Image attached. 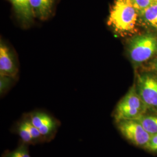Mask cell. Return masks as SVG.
I'll return each instance as SVG.
<instances>
[{
    "label": "cell",
    "instance_id": "2",
    "mask_svg": "<svg viewBox=\"0 0 157 157\" xmlns=\"http://www.w3.org/2000/svg\"><path fill=\"white\" fill-rule=\"evenodd\" d=\"M129 58L135 65H139L157 53V35L146 33L136 35L128 43Z\"/></svg>",
    "mask_w": 157,
    "mask_h": 157
},
{
    "label": "cell",
    "instance_id": "20",
    "mask_svg": "<svg viewBox=\"0 0 157 157\" xmlns=\"http://www.w3.org/2000/svg\"><path fill=\"white\" fill-rule=\"evenodd\" d=\"M7 157H17V156L15 155V152L13 151L11 153H10V154H9V155Z\"/></svg>",
    "mask_w": 157,
    "mask_h": 157
},
{
    "label": "cell",
    "instance_id": "5",
    "mask_svg": "<svg viewBox=\"0 0 157 157\" xmlns=\"http://www.w3.org/2000/svg\"><path fill=\"white\" fill-rule=\"evenodd\" d=\"M117 124L120 133L130 143L138 147H146L151 136L146 132L137 120H124Z\"/></svg>",
    "mask_w": 157,
    "mask_h": 157
},
{
    "label": "cell",
    "instance_id": "7",
    "mask_svg": "<svg viewBox=\"0 0 157 157\" xmlns=\"http://www.w3.org/2000/svg\"><path fill=\"white\" fill-rule=\"evenodd\" d=\"M55 0H30L34 17L45 21L50 17Z\"/></svg>",
    "mask_w": 157,
    "mask_h": 157
},
{
    "label": "cell",
    "instance_id": "19",
    "mask_svg": "<svg viewBox=\"0 0 157 157\" xmlns=\"http://www.w3.org/2000/svg\"><path fill=\"white\" fill-rule=\"evenodd\" d=\"M151 69L152 70L155 71H157V58L154 60V61L152 62L151 65Z\"/></svg>",
    "mask_w": 157,
    "mask_h": 157
},
{
    "label": "cell",
    "instance_id": "8",
    "mask_svg": "<svg viewBox=\"0 0 157 157\" xmlns=\"http://www.w3.org/2000/svg\"><path fill=\"white\" fill-rule=\"evenodd\" d=\"M17 16L25 25H30L34 17L30 6V0H10Z\"/></svg>",
    "mask_w": 157,
    "mask_h": 157
},
{
    "label": "cell",
    "instance_id": "4",
    "mask_svg": "<svg viewBox=\"0 0 157 157\" xmlns=\"http://www.w3.org/2000/svg\"><path fill=\"white\" fill-rule=\"evenodd\" d=\"M136 89L148 109L157 113V76L152 73L139 75Z\"/></svg>",
    "mask_w": 157,
    "mask_h": 157
},
{
    "label": "cell",
    "instance_id": "18",
    "mask_svg": "<svg viewBox=\"0 0 157 157\" xmlns=\"http://www.w3.org/2000/svg\"><path fill=\"white\" fill-rule=\"evenodd\" d=\"M10 77L1 76V92L2 93L8 86V83L10 81Z\"/></svg>",
    "mask_w": 157,
    "mask_h": 157
},
{
    "label": "cell",
    "instance_id": "17",
    "mask_svg": "<svg viewBox=\"0 0 157 157\" xmlns=\"http://www.w3.org/2000/svg\"><path fill=\"white\" fill-rule=\"evenodd\" d=\"M13 152H15L17 157H30L28 151L25 147L22 146Z\"/></svg>",
    "mask_w": 157,
    "mask_h": 157
},
{
    "label": "cell",
    "instance_id": "3",
    "mask_svg": "<svg viewBox=\"0 0 157 157\" xmlns=\"http://www.w3.org/2000/svg\"><path fill=\"white\" fill-rule=\"evenodd\" d=\"M147 110L146 105L137 93L135 83L118 102L113 117L116 123L124 120L137 119L146 114Z\"/></svg>",
    "mask_w": 157,
    "mask_h": 157
},
{
    "label": "cell",
    "instance_id": "9",
    "mask_svg": "<svg viewBox=\"0 0 157 157\" xmlns=\"http://www.w3.org/2000/svg\"><path fill=\"white\" fill-rule=\"evenodd\" d=\"M139 19L144 25L157 29V2L140 12Z\"/></svg>",
    "mask_w": 157,
    "mask_h": 157
},
{
    "label": "cell",
    "instance_id": "14",
    "mask_svg": "<svg viewBox=\"0 0 157 157\" xmlns=\"http://www.w3.org/2000/svg\"><path fill=\"white\" fill-rule=\"evenodd\" d=\"M56 126V124L52 119L49 121L48 122L42 125L39 130L42 136H47L51 132L54 130Z\"/></svg>",
    "mask_w": 157,
    "mask_h": 157
},
{
    "label": "cell",
    "instance_id": "10",
    "mask_svg": "<svg viewBox=\"0 0 157 157\" xmlns=\"http://www.w3.org/2000/svg\"><path fill=\"white\" fill-rule=\"evenodd\" d=\"M137 120L143 128L151 136L157 134V115H143Z\"/></svg>",
    "mask_w": 157,
    "mask_h": 157
},
{
    "label": "cell",
    "instance_id": "15",
    "mask_svg": "<svg viewBox=\"0 0 157 157\" xmlns=\"http://www.w3.org/2000/svg\"><path fill=\"white\" fill-rule=\"evenodd\" d=\"M23 124L25 125L26 128L28 130L29 132H30L32 136L33 137L34 140L39 139V137H41L42 136L39 130L33 126L30 122V121H25V122H23Z\"/></svg>",
    "mask_w": 157,
    "mask_h": 157
},
{
    "label": "cell",
    "instance_id": "1",
    "mask_svg": "<svg viewBox=\"0 0 157 157\" xmlns=\"http://www.w3.org/2000/svg\"><path fill=\"white\" fill-rule=\"evenodd\" d=\"M139 13L130 0H115L108 25L121 35L133 33L138 25Z\"/></svg>",
    "mask_w": 157,
    "mask_h": 157
},
{
    "label": "cell",
    "instance_id": "16",
    "mask_svg": "<svg viewBox=\"0 0 157 157\" xmlns=\"http://www.w3.org/2000/svg\"><path fill=\"white\" fill-rule=\"evenodd\" d=\"M144 149L148 151L157 153V134L151 136L150 141Z\"/></svg>",
    "mask_w": 157,
    "mask_h": 157
},
{
    "label": "cell",
    "instance_id": "12",
    "mask_svg": "<svg viewBox=\"0 0 157 157\" xmlns=\"http://www.w3.org/2000/svg\"><path fill=\"white\" fill-rule=\"evenodd\" d=\"M139 13L157 2V0H130Z\"/></svg>",
    "mask_w": 157,
    "mask_h": 157
},
{
    "label": "cell",
    "instance_id": "11",
    "mask_svg": "<svg viewBox=\"0 0 157 157\" xmlns=\"http://www.w3.org/2000/svg\"><path fill=\"white\" fill-rule=\"evenodd\" d=\"M52 118L44 113L37 112L32 115L30 121L33 126L39 129L42 125L48 122Z\"/></svg>",
    "mask_w": 157,
    "mask_h": 157
},
{
    "label": "cell",
    "instance_id": "6",
    "mask_svg": "<svg viewBox=\"0 0 157 157\" xmlns=\"http://www.w3.org/2000/svg\"><path fill=\"white\" fill-rule=\"evenodd\" d=\"M17 73L15 59L10 49L2 41L0 45V75L14 78Z\"/></svg>",
    "mask_w": 157,
    "mask_h": 157
},
{
    "label": "cell",
    "instance_id": "13",
    "mask_svg": "<svg viewBox=\"0 0 157 157\" xmlns=\"http://www.w3.org/2000/svg\"><path fill=\"white\" fill-rule=\"evenodd\" d=\"M18 133L23 141L25 142V143H30L34 140L33 137L29 132L28 130L26 128L23 122L20 124L18 128Z\"/></svg>",
    "mask_w": 157,
    "mask_h": 157
}]
</instances>
